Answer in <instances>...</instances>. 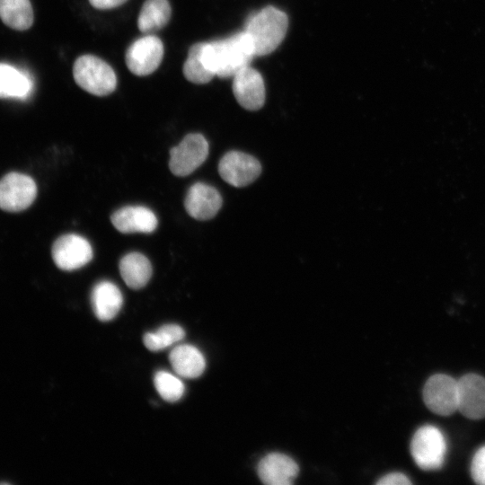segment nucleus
I'll return each instance as SVG.
<instances>
[{"label": "nucleus", "mask_w": 485, "mask_h": 485, "mask_svg": "<svg viewBox=\"0 0 485 485\" xmlns=\"http://www.w3.org/2000/svg\"><path fill=\"white\" fill-rule=\"evenodd\" d=\"M202 57L215 75L229 78L248 66L256 56L251 38L242 31L225 39L205 42Z\"/></svg>", "instance_id": "obj_1"}, {"label": "nucleus", "mask_w": 485, "mask_h": 485, "mask_svg": "<svg viewBox=\"0 0 485 485\" xmlns=\"http://www.w3.org/2000/svg\"><path fill=\"white\" fill-rule=\"evenodd\" d=\"M287 27V14L276 7L267 6L249 17L244 31L251 40L255 56H265L279 46Z\"/></svg>", "instance_id": "obj_2"}, {"label": "nucleus", "mask_w": 485, "mask_h": 485, "mask_svg": "<svg viewBox=\"0 0 485 485\" xmlns=\"http://www.w3.org/2000/svg\"><path fill=\"white\" fill-rule=\"evenodd\" d=\"M73 75L77 85L96 96L109 95L117 86L112 67L93 55H83L75 61Z\"/></svg>", "instance_id": "obj_3"}, {"label": "nucleus", "mask_w": 485, "mask_h": 485, "mask_svg": "<svg viewBox=\"0 0 485 485\" xmlns=\"http://www.w3.org/2000/svg\"><path fill=\"white\" fill-rule=\"evenodd\" d=\"M447 449L442 431L432 425L419 428L413 435L410 453L416 464L425 471L442 467Z\"/></svg>", "instance_id": "obj_4"}, {"label": "nucleus", "mask_w": 485, "mask_h": 485, "mask_svg": "<svg viewBox=\"0 0 485 485\" xmlns=\"http://www.w3.org/2000/svg\"><path fill=\"white\" fill-rule=\"evenodd\" d=\"M208 151V143L201 134H188L178 146L171 149L169 168L176 176H187L206 161Z\"/></svg>", "instance_id": "obj_5"}, {"label": "nucleus", "mask_w": 485, "mask_h": 485, "mask_svg": "<svg viewBox=\"0 0 485 485\" xmlns=\"http://www.w3.org/2000/svg\"><path fill=\"white\" fill-rule=\"evenodd\" d=\"M37 196V186L30 176L9 172L0 180V208L21 212L28 208Z\"/></svg>", "instance_id": "obj_6"}, {"label": "nucleus", "mask_w": 485, "mask_h": 485, "mask_svg": "<svg viewBox=\"0 0 485 485\" xmlns=\"http://www.w3.org/2000/svg\"><path fill=\"white\" fill-rule=\"evenodd\" d=\"M426 406L434 413L449 416L458 410L457 380L444 374L430 376L423 388Z\"/></svg>", "instance_id": "obj_7"}, {"label": "nucleus", "mask_w": 485, "mask_h": 485, "mask_svg": "<svg viewBox=\"0 0 485 485\" xmlns=\"http://www.w3.org/2000/svg\"><path fill=\"white\" fill-rule=\"evenodd\" d=\"M163 57L162 40L154 34H146L135 40L126 51V65L136 75L145 76L154 72Z\"/></svg>", "instance_id": "obj_8"}, {"label": "nucleus", "mask_w": 485, "mask_h": 485, "mask_svg": "<svg viewBox=\"0 0 485 485\" xmlns=\"http://www.w3.org/2000/svg\"><path fill=\"white\" fill-rule=\"evenodd\" d=\"M51 254L58 269L71 271L89 263L93 252L92 245L84 237L75 234H66L55 241Z\"/></svg>", "instance_id": "obj_9"}, {"label": "nucleus", "mask_w": 485, "mask_h": 485, "mask_svg": "<svg viewBox=\"0 0 485 485\" xmlns=\"http://www.w3.org/2000/svg\"><path fill=\"white\" fill-rule=\"evenodd\" d=\"M221 178L234 187H244L253 182L261 172L260 162L252 155L241 152L230 151L221 158L218 163Z\"/></svg>", "instance_id": "obj_10"}, {"label": "nucleus", "mask_w": 485, "mask_h": 485, "mask_svg": "<svg viewBox=\"0 0 485 485\" xmlns=\"http://www.w3.org/2000/svg\"><path fill=\"white\" fill-rule=\"evenodd\" d=\"M233 78V93L238 103L248 110H260L265 102V85L261 75L248 66Z\"/></svg>", "instance_id": "obj_11"}, {"label": "nucleus", "mask_w": 485, "mask_h": 485, "mask_svg": "<svg viewBox=\"0 0 485 485\" xmlns=\"http://www.w3.org/2000/svg\"><path fill=\"white\" fill-rule=\"evenodd\" d=\"M458 410L466 418H485V378L468 374L457 380Z\"/></svg>", "instance_id": "obj_12"}, {"label": "nucleus", "mask_w": 485, "mask_h": 485, "mask_svg": "<svg viewBox=\"0 0 485 485\" xmlns=\"http://www.w3.org/2000/svg\"><path fill=\"white\" fill-rule=\"evenodd\" d=\"M218 190L207 183L196 182L189 189L184 207L188 214L197 220L213 218L222 207Z\"/></svg>", "instance_id": "obj_13"}, {"label": "nucleus", "mask_w": 485, "mask_h": 485, "mask_svg": "<svg viewBox=\"0 0 485 485\" xmlns=\"http://www.w3.org/2000/svg\"><path fill=\"white\" fill-rule=\"evenodd\" d=\"M257 472L265 484L289 485L297 476L298 466L286 454L270 453L259 462Z\"/></svg>", "instance_id": "obj_14"}, {"label": "nucleus", "mask_w": 485, "mask_h": 485, "mask_svg": "<svg viewBox=\"0 0 485 485\" xmlns=\"http://www.w3.org/2000/svg\"><path fill=\"white\" fill-rule=\"evenodd\" d=\"M110 221L123 234L154 232L158 225L155 214L146 207L127 206L116 210Z\"/></svg>", "instance_id": "obj_15"}, {"label": "nucleus", "mask_w": 485, "mask_h": 485, "mask_svg": "<svg viewBox=\"0 0 485 485\" xmlns=\"http://www.w3.org/2000/svg\"><path fill=\"white\" fill-rule=\"evenodd\" d=\"M91 303L96 317L100 321L107 322L119 313L123 304V296L114 283L101 280L92 289Z\"/></svg>", "instance_id": "obj_16"}, {"label": "nucleus", "mask_w": 485, "mask_h": 485, "mask_svg": "<svg viewBox=\"0 0 485 485\" xmlns=\"http://www.w3.org/2000/svg\"><path fill=\"white\" fill-rule=\"evenodd\" d=\"M169 360L174 372L183 378H197L206 368V360L198 348L190 344L175 346Z\"/></svg>", "instance_id": "obj_17"}, {"label": "nucleus", "mask_w": 485, "mask_h": 485, "mask_svg": "<svg viewBox=\"0 0 485 485\" xmlns=\"http://www.w3.org/2000/svg\"><path fill=\"white\" fill-rule=\"evenodd\" d=\"M33 88L31 77L12 65L0 63V99L28 98Z\"/></svg>", "instance_id": "obj_18"}, {"label": "nucleus", "mask_w": 485, "mask_h": 485, "mask_svg": "<svg viewBox=\"0 0 485 485\" xmlns=\"http://www.w3.org/2000/svg\"><path fill=\"white\" fill-rule=\"evenodd\" d=\"M149 260L140 252H129L119 261V272L126 285L132 289L144 287L152 276Z\"/></svg>", "instance_id": "obj_19"}, {"label": "nucleus", "mask_w": 485, "mask_h": 485, "mask_svg": "<svg viewBox=\"0 0 485 485\" xmlns=\"http://www.w3.org/2000/svg\"><path fill=\"white\" fill-rule=\"evenodd\" d=\"M171 13L168 0H146L138 15L137 27L141 32L152 34L168 23Z\"/></svg>", "instance_id": "obj_20"}, {"label": "nucleus", "mask_w": 485, "mask_h": 485, "mask_svg": "<svg viewBox=\"0 0 485 485\" xmlns=\"http://www.w3.org/2000/svg\"><path fill=\"white\" fill-rule=\"evenodd\" d=\"M0 19L11 29L28 30L33 23L30 0H0Z\"/></svg>", "instance_id": "obj_21"}, {"label": "nucleus", "mask_w": 485, "mask_h": 485, "mask_svg": "<svg viewBox=\"0 0 485 485\" xmlns=\"http://www.w3.org/2000/svg\"><path fill=\"white\" fill-rule=\"evenodd\" d=\"M204 43H195L189 48L188 57L182 68L185 78L196 84H207L215 76L203 60Z\"/></svg>", "instance_id": "obj_22"}, {"label": "nucleus", "mask_w": 485, "mask_h": 485, "mask_svg": "<svg viewBox=\"0 0 485 485\" xmlns=\"http://www.w3.org/2000/svg\"><path fill=\"white\" fill-rule=\"evenodd\" d=\"M184 337L185 331L180 325L165 324L155 331L146 333L143 341L147 349L157 352L180 342Z\"/></svg>", "instance_id": "obj_23"}, {"label": "nucleus", "mask_w": 485, "mask_h": 485, "mask_svg": "<svg viewBox=\"0 0 485 485\" xmlns=\"http://www.w3.org/2000/svg\"><path fill=\"white\" fill-rule=\"evenodd\" d=\"M154 384L159 395L169 402L179 401L185 392L182 381L166 371H158L154 375Z\"/></svg>", "instance_id": "obj_24"}, {"label": "nucleus", "mask_w": 485, "mask_h": 485, "mask_svg": "<svg viewBox=\"0 0 485 485\" xmlns=\"http://www.w3.org/2000/svg\"><path fill=\"white\" fill-rule=\"evenodd\" d=\"M471 474L477 484L485 485V445L478 449L473 455Z\"/></svg>", "instance_id": "obj_25"}, {"label": "nucleus", "mask_w": 485, "mask_h": 485, "mask_svg": "<svg viewBox=\"0 0 485 485\" xmlns=\"http://www.w3.org/2000/svg\"><path fill=\"white\" fill-rule=\"evenodd\" d=\"M376 484L378 485H409L411 481L401 472H391L382 477Z\"/></svg>", "instance_id": "obj_26"}, {"label": "nucleus", "mask_w": 485, "mask_h": 485, "mask_svg": "<svg viewBox=\"0 0 485 485\" xmlns=\"http://www.w3.org/2000/svg\"><path fill=\"white\" fill-rule=\"evenodd\" d=\"M127 0H89L92 6L100 10H107L118 7Z\"/></svg>", "instance_id": "obj_27"}]
</instances>
